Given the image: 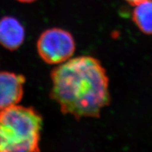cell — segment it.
Instances as JSON below:
<instances>
[{
    "label": "cell",
    "mask_w": 152,
    "mask_h": 152,
    "mask_svg": "<svg viewBox=\"0 0 152 152\" xmlns=\"http://www.w3.org/2000/svg\"><path fill=\"white\" fill-rule=\"evenodd\" d=\"M51 79V99L62 113L77 120L99 118L111 102L105 68L92 56H77L62 63L52 70Z\"/></svg>",
    "instance_id": "6da1fadb"
},
{
    "label": "cell",
    "mask_w": 152,
    "mask_h": 152,
    "mask_svg": "<svg viewBox=\"0 0 152 152\" xmlns=\"http://www.w3.org/2000/svg\"><path fill=\"white\" fill-rule=\"evenodd\" d=\"M42 117L33 107L0 111V152L39 151Z\"/></svg>",
    "instance_id": "7a4b0ae2"
},
{
    "label": "cell",
    "mask_w": 152,
    "mask_h": 152,
    "mask_svg": "<svg viewBox=\"0 0 152 152\" xmlns=\"http://www.w3.org/2000/svg\"><path fill=\"white\" fill-rule=\"evenodd\" d=\"M37 52L40 58L48 64H61L73 56L75 42L72 34L59 28L44 31L37 42Z\"/></svg>",
    "instance_id": "3957f363"
},
{
    "label": "cell",
    "mask_w": 152,
    "mask_h": 152,
    "mask_svg": "<svg viewBox=\"0 0 152 152\" xmlns=\"http://www.w3.org/2000/svg\"><path fill=\"white\" fill-rule=\"evenodd\" d=\"M26 77L11 72H0V111L17 105L22 99Z\"/></svg>",
    "instance_id": "277c9868"
},
{
    "label": "cell",
    "mask_w": 152,
    "mask_h": 152,
    "mask_svg": "<svg viewBox=\"0 0 152 152\" xmlns=\"http://www.w3.org/2000/svg\"><path fill=\"white\" fill-rule=\"evenodd\" d=\"M24 27L12 16L0 20V45L9 51H14L22 45L25 39Z\"/></svg>",
    "instance_id": "5b68a950"
},
{
    "label": "cell",
    "mask_w": 152,
    "mask_h": 152,
    "mask_svg": "<svg viewBox=\"0 0 152 152\" xmlns=\"http://www.w3.org/2000/svg\"><path fill=\"white\" fill-rule=\"evenodd\" d=\"M132 20L142 33L152 35V0H144L134 5Z\"/></svg>",
    "instance_id": "8992f818"
},
{
    "label": "cell",
    "mask_w": 152,
    "mask_h": 152,
    "mask_svg": "<svg viewBox=\"0 0 152 152\" xmlns=\"http://www.w3.org/2000/svg\"><path fill=\"white\" fill-rule=\"evenodd\" d=\"M142 1H144V0H125V1H127L129 4H131L132 6H134L137 4L141 2Z\"/></svg>",
    "instance_id": "52a82bcc"
},
{
    "label": "cell",
    "mask_w": 152,
    "mask_h": 152,
    "mask_svg": "<svg viewBox=\"0 0 152 152\" xmlns=\"http://www.w3.org/2000/svg\"><path fill=\"white\" fill-rule=\"evenodd\" d=\"M17 1H20V2H23V3H31L36 1V0H17Z\"/></svg>",
    "instance_id": "ba28073f"
}]
</instances>
